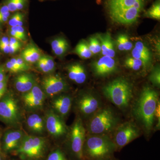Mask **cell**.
I'll return each mask as SVG.
<instances>
[{"label": "cell", "instance_id": "6da1fadb", "mask_svg": "<svg viewBox=\"0 0 160 160\" xmlns=\"http://www.w3.org/2000/svg\"><path fill=\"white\" fill-rule=\"evenodd\" d=\"M145 0H106V7L112 22L130 25L137 22L144 9Z\"/></svg>", "mask_w": 160, "mask_h": 160}, {"label": "cell", "instance_id": "7a4b0ae2", "mask_svg": "<svg viewBox=\"0 0 160 160\" xmlns=\"http://www.w3.org/2000/svg\"><path fill=\"white\" fill-rule=\"evenodd\" d=\"M158 101L157 92L147 86L143 88L135 104L133 114L147 132L150 131L153 127Z\"/></svg>", "mask_w": 160, "mask_h": 160}, {"label": "cell", "instance_id": "3957f363", "mask_svg": "<svg viewBox=\"0 0 160 160\" xmlns=\"http://www.w3.org/2000/svg\"><path fill=\"white\" fill-rule=\"evenodd\" d=\"M104 96L120 109L129 106L133 96V86L125 78H118L106 84L102 89Z\"/></svg>", "mask_w": 160, "mask_h": 160}, {"label": "cell", "instance_id": "277c9868", "mask_svg": "<svg viewBox=\"0 0 160 160\" xmlns=\"http://www.w3.org/2000/svg\"><path fill=\"white\" fill-rule=\"evenodd\" d=\"M118 122L117 118L110 108H101L91 117L88 130L92 135H105L112 131Z\"/></svg>", "mask_w": 160, "mask_h": 160}, {"label": "cell", "instance_id": "5b68a950", "mask_svg": "<svg viewBox=\"0 0 160 160\" xmlns=\"http://www.w3.org/2000/svg\"><path fill=\"white\" fill-rule=\"evenodd\" d=\"M116 145L105 135H92L86 141V150L92 158L105 157L114 150Z\"/></svg>", "mask_w": 160, "mask_h": 160}, {"label": "cell", "instance_id": "8992f818", "mask_svg": "<svg viewBox=\"0 0 160 160\" xmlns=\"http://www.w3.org/2000/svg\"><path fill=\"white\" fill-rule=\"evenodd\" d=\"M21 119L17 100L12 95H6L0 101V120L15 127L19 125Z\"/></svg>", "mask_w": 160, "mask_h": 160}, {"label": "cell", "instance_id": "52a82bcc", "mask_svg": "<svg viewBox=\"0 0 160 160\" xmlns=\"http://www.w3.org/2000/svg\"><path fill=\"white\" fill-rule=\"evenodd\" d=\"M70 135L72 150L76 156L81 159L83 157V147L86 140V130L80 119H77L73 123Z\"/></svg>", "mask_w": 160, "mask_h": 160}, {"label": "cell", "instance_id": "ba28073f", "mask_svg": "<svg viewBox=\"0 0 160 160\" xmlns=\"http://www.w3.org/2000/svg\"><path fill=\"white\" fill-rule=\"evenodd\" d=\"M139 135V130L134 123L126 122L117 128L114 134L115 144L119 147H124Z\"/></svg>", "mask_w": 160, "mask_h": 160}, {"label": "cell", "instance_id": "9c48e42d", "mask_svg": "<svg viewBox=\"0 0 160 160\" xmlns=\"http://www.w3.org/2000/svg\"><path fill=\"white\" fill-rule=\"evenodd\" d=\"M101 100L91 92L84 93L78 99V109L85 116L91 117L101 109Z\"/></svg>", "mask_w": 160, "mask_h": 160}, {"label": "cell", "instance_id": "30bf717a", "mask_svg": "<svg viewBox=\"0 0 160 160\" xmlns=\"http://www.w3.org/2000/svg\"><path fill=\"white\" fill-rule=\"evenodd\" d=\"M42 85L46 94L50 97L65 91L67 88L66 81L57 75H49L44 78Z\"/></svg>", "mask_w": 160, "mask_h": 160}, {"label": "cell", "instance_id": "8fae6325", "mask_svg": "<svg viewBox=\"0 0 160 160\" xmlns=\"http://www.w3.org/2000/svg\"><path fill=\"white\" fill-rule=\"evenodd\" d=\"M92 69L96 76L105 77L117 71V64L113 58L103 56L92 64Z\"/></svg>", "mask_w": 160, "mask_h": 160}, {"label": "cell", "instance_id": "7c38bea8", "mask_svg": "<svg viewBox=\"0 0 160 160\" xmlns=\"http://www.w3.org/2000/svg\"><path fill=\"white\" fill-rule=\"evenodd\" d=\"M46 126L49 134L54 137L62 136L67 132L66 125L61 117L52 111L47 113Z\"/></svg>", "mask_w": 160, "mask_h": 160}, {"label": "cell", "instance_id": "4fadbf2b", "mask_svg": "<svg viewBox=\"0 0 160 160\" xmlns=\"http://www.w3.org/2000/svg\"><path fill=\"white\" fill-rule=\"evenodd\" d=\"M22 97L25 105L30 109L41 107L45 99L44 92L36 83L31 90L24 93Z\"/></svg>", "mask_w": 160, "mask_h": 160}, {"label": "cell", "instance_id": "5bb4252c", "mask_svg": "<svg viewBox=\"0 0 160 160\" xmlns=\"http://www.w3.org/2000/svg\"><path fill=\"white\" fill-rule=\"evenodd\" d=\"M132 57L142 61L143 69H149L152 64V54L147 46L141 41L136 43L132 51Z\"/></svg>", "mask_w": 160, "mask_h": 160}, {"label": "cell", "instance_id": "9a60e30c", "mask_svg": "<svg viewBox=\"0 0 160 160\" xmlns=\"http://www.w3.org/2000/svg\"><path fill=\"white\" fill-rule=\"evenodd\" d=\"M35 84L34 78L30 73H21L15 78V87L20 92L25 93L29 91Z\"/></svg>", "mask_w": 160, "mask_h": 160}, {"label": "cell", "instance_id": "2e32d148", "mask_svg": "<svg viewBox=\"0 0 160 160\" xmlns=\"http://www.w3.org/2000/svg\"><path fill=\"white\" fill-rule=\"evenodd\" d=\"M52 106L60 116L65 117L69 113L71 109L72 99L68 95H61L55 98Z\"/></svg>", "mask_w": 160, "mask_h": 160}, {"label": "cell", "instance_id": "e0dca14e", "mask_svg": "<svg viewBox=\"0 0 160 160\" xmlns=\"http://www.w3.org/2000/svg\"><path fill=\"white\" fill-rule=\"evenodd\" d=\"M69 78L78 84H82L86 81L87 75L86 70L80 63L69 65L67 68Z\"/></svg>", "mask_w": 160, "mask_h": 160}, {"label": "cell", "instance_id": "ac0fdd59", "mask_svg": "<svg viewBox=\"0 0 160 160\" xmlns=\"http://www.w3.org/2000/svg\"><path fill=\"white\" fill-rule=\"evenodd\" d=\"M23 137V132L21 130H13L7 131L4 135V149L6 151H9L16 148Z\"/></svg>", "mask_w": 160, "mask_h": 160}, {"label": "cell", "instance_id": "d6986e66", "mask_svg": "<svg viewBox=\"0 0 160 160\" xmlns=\"http://www.w3.org/2000/svg\"><path fill=\"white\" fill-rule=\"evenodd\" d=\"M17 151L18 153L25 155L29 158H38L41 156L35 148L31 136H30L23 137L20 142Z\"/></svg>", "mask_w": 160, "mask_h": 160}, {"label": "cell", "instance_id": "ffe728a7", "mask_svg": "<svg viewBox=\"0 0 160 160\" xmlns=\"http://www.w3.org/2000/svg\"><path fill=\"white\" fill-rule=\"evenodd\" d=\"M42 55L40 49L33 44H31L23 49L20 54V58L27 64H33L39 60Z\"/></svg>", "mask_w": 160, "mask_h": 160}, {"label": "cell", "instance_id": "44dd1931", "mask_svg": "<svg viewBox=\"0 0 160 160\" xmlns=\"http://www.w3.org/2000/svg\"><path fill=\"white\" fill-rule=\"evenodd\" d=\"M97 38L101 43V51L103 56L114 58L115 55V51L110 33L107 32L106 34L98 35Z\"/></svg>", "mask_w": 160, "mask_h": 160}, {"label": "cell", "instance_id": "7402d4cb", "mask_svg": "<svg viewBox=\"0 0 160 160\" xmlns=\"http://www.w3.org/2000/svg\"><path fill=\"white\" fill-rule=\"evenodd\" d=\"M27 124L29 129L34 133L42 134L45 130L44 120L39 115L34 113L29 116Z\"/></svg>", "mask_w": 160, "mask_h": 160}, {"label": "cell", "instance_id": "603a6c76", "mask_svg": "<svg viewBox=\"0 0 160 160\" xmlns=\"http://www.w3.org/2000/svg\"><path fill=\"white\" fill-rule=\"evenodd\" d=\"M52 49L53 53L57 56H63L69 49V45L66 39L58 38L51 42Z\"/></svg>", "mask_w": 160, "mask_h": 160}, {"label": "cell", "instance_id": "cb8c5ba5", "mask_svg": "<svg viewBox=\"0 0 160 160\" xmlns=\"http://www.w3.org/2000/svg\"><path fill=\"white\" fill-rule=\"evenodd\" d=\"M116 45L120 51H129L133 47L132 43L130 42L128 36L121 34L118 36L116 40Z\"/></svg>", "mask_w": 160, "mask_h": 160}, {"label": "cell", "instance_id": "d4e9b609", "mask_svg": "<svg viewBox=\"0 0 160 160\" xmlns=\"http://www.w3.org/2000/svg\"><path fill=\"white\" fill-rule=\"evenodd\" d=\"M74 52L80 57L83 59L91 58L92 53L89 50L88 44L85 42H81L77 45Z\"/></svg>", "mask_w": 160, "mask_h": 160}, {"label": "cell", "instance_id": "484cf974", "mask_svg": "<svg viewBox=\"0 0 160 160\" xmlns=\"http://www.w3.org/2000/svg\"><path fill=\"white\" fill-rule=\"evenodd\" d=\"M145 16L154 19L160 20V1L158 0L146 12Z\"/></svg>", "mask_w": 160, "mask_h": 160}, {"label": "cell", "instance_id": "4316f807", "mask_svg": "<svg viewBox=\"0 0 160 160\" xmlns=\"http://www.w3.org/2000/svg\"><path fill=\"white\" fill-rule=\"evenodd\" d=\"M26 0H7L6 6L10 12H14L24 9Z\"/></svg>", "mask_w": 160, "mask_h": 160}, {"label": "cell", "instance_id": "83f0119b", "mask_svg": "<svg viewBox=\"0 0 160 160\" xmlns=\"http://www.w3.org/2000/svg\"><path fill=\"white\" fill-rule=\"evenodd\" d=\"M124 64L126 68L134 71H138L143 67L142 62L141 60L132 57L126 59Z\"/></svg>", "mask_w": 160, "mask_h": 160}, {"label": "cell", "instance_id": "f1b7e54d", "mask_svg": "<svg viewBox=\"0 0 160 160\" xmlns=\"http://www.w3.org/2000/svg\"><path fill=\"white\" fill-rule=\"evenodd\" d=\"M25 15L22 12H17L12 15L9 20V26L10 27L23 26Z\"/></svg>", "mask_w": 160, "mask_h": 160}, {"label": "cell", "instance_id": "f546056e", "mask_svg": "<svg viewBox=\"0 0 160 160\" xmlns=\"http://www.w3.org/2000/svg\"><path fill=\"white\" fill-rule=\"evenodd\" d=\"M88 46L92 54H96L99 53L102 50L99 40L97 38L95 37L89 38Z\"/></svg>", "mask_w": 160, "mask_h": 160}, {"label": "cell", "instance_id": "4dcf8cb0", "mask_svg": "<svg viewBox=\"0 0 160 160\" xmlns=\"http://www.w3.org/2000/svg\"><path fill=\"white\" fill-rule=\"evenodd\" d=\"M149 79L154 86L160 87V69L159 66H157L152 70Z\"/></svg>", "mask_w": 160, "mask_h": 160}, {"label": "cell", "instance_id": "1f68e13d", "mask_svg": "<svg viewBox=\"0 0 160 160\" xmlns=\"http://www.w3.org/2000/svg\"><path fill=\"white\" fill-rule=\"evenodd\" d=\"M9 61L16 66L19 67L23 72L27 71L30 69V67L29 64L26 62L22 58H11Z\"/></svg>", "mask_w": 160, "mask_h": 160}, {"label": "cell", "instance_id": "d6a6232c", "mask_svg": "<svg viewBox=\"0 0 160 160\" xmlns=\"http://www.w3.org/2000/svg\"><path fill=\"white\" fill-rule=\"evenodd\" d=\"M41 58L44 61L50 72L54 71L55 69V63L53 58L50 56L43 54Z\"/></svg>", "mask_w": 160, "mask_h": 160}, {"label": "cell", "instance_id": "836d02e7", "mask_svg": "<svg viewBox=\"0 0 160 160\" xmlns=\"http://www.w3.org/2000/svg\"><path fill=\"white\" fill-rule=\"evenodd\" d=\"M10 30L14 31L21 38L22 42L27 40L26 31L23 26H16L10 27Z\"/></svg>", "mask_w": 160, "mask_h": 160}, {"label": "cell", "instance_id": "e575fe53", "mask_svg": "<svg viewBox=\"0 0 160 160\" xmlns=\"http://www.w3.org/2000/svg\"><path fill=\"white\" fill-rule=\"evenodd\" d=\"M47 160H67L62 152L59 149L50 153Z\"/></svg>", "mask_w": 160, "mask_h": 160}, {"label": "cell", "instance_id": "d590c367", "mask_svg": "<svg viewBox=\"0 0 160 160\" xmlns=\"http://www.w3.org/2000/svg\"><path fill=\"white\" fill-rule=\"evenodd\" d=\"M6 69L8 71L12 73H18V72H23L19 67L16 66L14 64L11 62L10 61H8L6 64Z\"/></svg>", "mask_w": 160, "mask_h": 160}, {"label": "cell", "instance_id": "8d00e7d4", "mask_svg": "<svg viewBox=\"0 0 160 160\" xmlns=\"http://www.w3.org/2000/svg\"><path fill=\"white\" fill-rule=\"evenodd\" d=\"M37 67L38 69L40 70V71L44 72V73H49V69L47 68L46 64L44 62V61L40 58L39 60L36 62Z\"/></svg>", "mask_w": 160, "mask_h": 160}, {"label": "cell", "instance_id": "74e56055", "mask_svg": "<svg viewBox=\"0 0 160 160\" xmlns=\"http://www.w3.org/2000/svg\"><path fill=\"white\" fill-rule=\"evenodd\" d=\"M8 78L6 77L2 82H0V99L5 94L7 88V82H8Z\"/></svg>", "mask_w": 160, "mask_h": 160}, {"label": "cell", "instance_id": "f35d334b", "mask_svg": "<svg viewBox=\"0 0 160 160\" xmlns=\"http://www.w3.org/2000/svg\"><path fill=\"white\" fill-rule=\"evenodd\" d=\"M22 47L21 46H14L9 44V53L10 54H14L17 53L22 49Z\"/></svg>", "mask_w": 160, "mask_h": 160}, {"label": "cell", "instance_id": "ab89813d", "mask_svg": "<svg viewBox=\"0 0 160 160\" xmlns=\"http://www.w3.org/2000/svg\"><path fill=\"white\" fill-rule=\"evenodd\" d=\"M10 12H7L2 15H0V23H4L6 22L9 19L10 16Z\"/></svg>", "mask_w": 160, "mask_h": 160}, {"label": "cell", "instance_id": "60d3db41", "mask_svg": "<svg viewBox=\"0 0 160 160\" xmlns=\"http://www.w3.org/2000/svg\"><path fill=\"white\" fill-rule=\"evenodd\" d=\"M0 50L6 54H9V44H0Z\"/></svg>", "mask_w": 160, "mask_h": 160}, {"label": "cell", "instance_id": "b9f144b4", "mask_svg": "<svg viewBox=\"0 0 160 160\" xmlns=\"http://www.w3.org/2000/svg\"><path fill=\"white\" fill-rule=\"evenodd\" d=\"M160 102L159 100L158 102V103L156 109L155 113V118H157L158 122V126L159 125V126H160Z\"/></svg>", "mask_w": 160, "mask_h": 160}, {"label": "cell", "instance_id": "7bdbcfd3", "mask_svg": "<svg viewBox=\"0 0 160 160\" xmlns=\"http://www.w3.org/2000/svg\"><path fill=\"white\" fill-rule=\"evenodd\" d=\"M9 12L10 11H9L8 7L6 5H3V6L0 7V15L5 14V13Z\"/></svg>", "mask_w": 160, "mask_h": 160}, {"label": "cell", "instance_id": "ee69618b", "mask_svg": "<svg viewBox=\"0 0 160 160\" xmlns=\"http://www.w3.org/2000/svg\"><path fill=\"white\" fill-rule=\"evenodd\" d=\"M6 77L4 68L2 66H0V82L3 81Z\"/></svg>", "mask_w": 160, "mask_h": 160}, {"label": "cell", "instance_id": "f6af8a7d", "mask_svg": "<svg viewBox=\"0 0 160 160\" xmlns=\"http://www.w3.org/2000/svg\"><path fill=\"white\" fill-rule=\"evenodd\" d=\"M9 33H10V35H11V37L15 38L19 40V41L22 42V41L21 38L15 32L12 31V30H10Z\"/></svg>", "mask_w": 160, "mask_h": 160}, {"label": "cell", "instance_id": "bcb514c9", "mask_svg": "<svg viewBox=\"0 0 160 160\" xmlns=\"http://www.w3.org/2000/svg\"><path fill=\"white\" fill-rule=\"evenodd\" d=\"M0 44H9V38L7 37H3L0 39Z\"/></svg>", "mask_w": 160, "mask_h": 160}, {"label": "cell", "instance_id": "7dc6e473", "mask_svg": "<svg viewBox=\"0 0 160 160\" xmlns=\"http://www.w3.org/2000/svg\"><path fill=\"white\" fill-rule=\"evenodd\" d=\"M2 159H1V157H0V160H1Z\"/></svg>", "mask_w": 160, "mask_h": 160}]
</instances>
